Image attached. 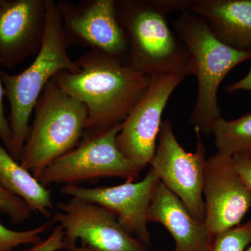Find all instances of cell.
Listing matches in <instances>:
<instances>
[{
  "mask_svg": "<svg viewBox=\"0 0 251 251\" xmlns=\"http://www.w3.org/2000/svg\"><path fill=\"white\" fill-rule=\"evenodd\" d=\"M193 0H115L119 22L129 41L128 64L151 76L192 75L191 57L167 15L188 11Z\"/></svg>",
  "mask_w": 251,
  "mask_h": 251,
  "instance_id": "cell-2",
  "label": "cell"
},
{
  "mask_svg": "<svg viewBox=\"0 0 251 251\" xmlns=\"http://www.w3.org/2000/svg\"><path fill=\"white\" fill-rule=\"evenodd\" d=\"M188 11L225 45L251 54V0H193Z\"/></svg>",
  "mask_w": 251,
  "mask_h": 251,
  "instance_id": "cell-15",
  "label": "cell"
},
{
  "mask_svg": "<svg viewBox=\"0 0 251 251\" xmlns=\"http://www.w3.org/2000/svg\"><path fill=\"white\" fill-rule=\"evenodd\" d=\"M234 166L251 192V157L247 153L234 155Z\"/></svg>",
  "mask_w": 251,
  "mask_h": 251,
  "instance_id": "cell-23",
  "label": "cell"
},
{
  "mask_svg": "<svg viewBox=\"0 0 251 251\" xmlns=\"http://www.w3.org/2000/svg\"><path fill=\"white\" fill-rule=\"evenodd\" d=\"M1 67V65H0ZM0 70V140L4 144V148L11 154L13 151V135L9 120L5 116L3 98L4 96V87Z\"/></svg>",
  "mask_w": 251,
  "mask_h": 251,
  "instance_id": "cell-22",
  "label": "cell"
},
{
  "mask_svg": "<svg viewBox=\"0 0 251 251\" xmlns=\"http://www.w3.org/2000/svg\"><path fill=\"white\" fill-rule=\"evenodd\" d=\"M203 197L204 223L213 241L240 225L251 208V192L236 170L232 156L218 152L206 159Z\"/></svg>",
  "mask_w": 251,
  "mask_h": 251,
  "instance_id": "cell-11",
  "label": "cell"
},
{
  "mask_svg": "<svg viewBox=\"0 0 251 251\" xmlns=\"http://www.w3.org/2000/svg\"><path fill=\"white\" fill-rule=\"evenodd\" d=\"M211 134L215 136L218 152L233 156L251 150V111L237 120L220 117L213 125Z\"/></svg>",
  "mask_w": 251,
  "mask_h": 251,
  "instance_id": "cell-17",
  "label": "cell"
},
{
  "mask_svg": "<svg viewBox=\"0 0 251 251\" xmlns=\"http://www.w3.org/2000/svg\"><path fill=\"white\" fill-rule=\"evenodd\" d=\"M247 251H251V243L250 245H249V247H248Z\"/></svg>",
  "mask_w": 251,
  "mask_h": 251,
  "instance_id": "cell-25",
  "label": "cell"
},
{
  "mask_svg": "<svg viewBox=\"0 0 251 251\" xmlns=\"http://www.w3.org/2000/svg\"><path fill=\"white\" fill-rule=\"evenodd\" d=\"M34 112L19 163L36 178L50 163L77 146L84 135L87 110L51 80Z\"/></svg>",
  "mask_w": 251,
  "mask_h": 251,
  "instance_id": "cell-5",
  "label": "cell"
},
{
  "mask_svg": "<svg viewBox=\"0 0 251 251\" xmlns=\"http://www.w3.org/2000/svg\"><path fill=\"white\" fill-rule=\"evenodd\" d=\"M68 44L100 51L128 64L129 41L116 13L115 0L56 1Z\"/></svg>",
  "mask_w": 251,
  "mask_h": 251,
  "instance_id": "cell-9",
  "label": "cell"
},
{
  "mask_svg": "<svg viewBox=\"0 0 251 251\" xmlns=\"http://www.w3.org/2000/svg\"><path fill=\"white\" fill-rule=\"evenodd\" d=\"M64 231L62 226H58L53 229L45 239L31 245L23 251H59L66 249L64 242Z\"/></svg>",
  "mask_w": 251,
  "mask_h": 251,
  "instance_id": "cell-21",
  "label": "cell"
},
{
  "mask_svg": "<svg viewBox=\"0 0 251 251\" xmlns=\"http://www.w3.org/2000/svg\"><path fill=\"white\" fill-rule=\"evenodd\" d=\"M46 0H0V65L16 67L41 49Z\"/></svg>",
  "mask_w": 251,
  "mask_h": 251,
  "instance_id": "cell-13",
  "label": "cell"
},
{
  "mask_svg": "<svg viewBox=\"0 0 251 251\" xmlns=\"http://www.w3.org/2000/svg\"><path fill=\"white\" fill-rule=\"evenodd\" d=\"M52 218L64 231L68 251H149L143 242L126 232L117 216L96 203L72 198L57 204Z\"/></svg>",
  "mask_w": 251,
  "mask_h": 251,
  "instance_id": "cell-8",
  "label": "cell"
},
{
  "mask_svg": "<svg viewBox=\"0 0 251 251\" xmlns=\"http://www.w3.org/2000/svg\"><path fill=\"white\" fill-rule=\"evenodd\" d=\"M159 183L156 173L150 168L138 182L126 181L118 186L94 188L67 184L60 188V193L106 208L115 214L126 232L150 247L151 237L148 227V211Z\"/></svg>",
  "mask_w": 251,
  "mask_h": 251,
  "instance_id": "cell-12",
  "label": "cell"
},
{
  "mask_svg": "<svg viewBox=\"0 0 251 251\" xmlns=\"http://www.w3.org/2000/svg\"><path fill=\"white\" fill-rule=\"evenodd\" d=\"M184 79L173 74L151 75L148 90L122 122L117 146L127 159L142 170L152 161L163 110Z\"/></svg>",
  "mask_w": 251,
  "mask_h": 251,
  "instance_id": "cell-10",
  "label": "cell"
},
{
  "mask_svg": "<svg viewBox=\"0 0 251 251\" xmlns=\"http://www.w3.org/2000/svg\"><path fill=\"white\" fill-rule=\"evenodd\" d=\"M0 185L27 203L31 211L49 218L53 208L50 191L0 145Z\"/></svg>",
  "mask_w": 251,
  "mask_h": 251,
  "instance_id": "cell-16",
  "label": "cell"
},
{
  "mask_svg": "<svg viewBox=\"0 0 251 251\" xmlns=\"http://www.w3.org/2000/svg\"><path fill=\"white\" fill-rule=\"evenodd\" d=\"M248 155H249V156L251 157V150L250 151H249V152L247 153Z\"/></svg>",
  "mask_w": 251,
  "mask_h": 251,
  "instance_id": "cell-26",
  "label": "cell"
},
{
  "mask_svg": "<svg viewBox=\"0 0 251 251\" xmlns=\"http://www.w3.org/2000/svg\"><path fill=\"white\" fill-rule=\"evenodd\" d=\"M173 29L187 49L192 75L197 77L198 97L190 122L201 134H211L214 122L221 117L220 85L233 68L251 59V54L225 45L213 35L203 18L189 11L180 13Z\"/></svg>",
  "mask_w": 251,
  "mask_h": 251,
  "instance_id": "cell-4",
  "label": "cell"
},
{
  "mask_svg": "<svg viewBox=\"0 0 251 251\" xmlns=\"http://www.w3.org/2000/svg\"><path fill=\"white\" fill-rule=\"evenodd\" d=\"M47 16L44 40L32 63L21 74L1 72L4 96L10 104L9 124L13 135L11 156L19 162L29 135V120L38 99L50 81L63 71L78 72L68 52V44L56 1L46 0Z\"/></svg>",
  "mask_w": 251,
  "mask_h": 251,
  "instance_id": "cell-3",
  "label": "cell"
},
{
  "mask_svg": "<svg viewBox=\"0 0 251 251\" xmlns=\"http://www.w3.org/2000/svg\"><path fill=\"white\" fill-rule=\"evenodd\" d=\"M251 243V219L214 238L209 251H247Z\"/></svg>",
  "mask_w": 251,
  "mask_h": 251,
  "instance_id": "cell-19",
  "label": "cell"
},
{
  "mask_svg": "<svg viewBox=\"0 0 251 251\" xmlns=\"http://www.w3.org/2000/svg\"><path fill=\"white\" fill-rule=\"evenodd\" d=\"M52 221L24 231L9 229L0 223V251H13L20 246L34 245L40 242L41 236L53 226Z\"/></svg>",
  "mask_w": 251,
  "mask_h": 251,
  "instance_id": "cell-18",
  "label": "cell"
},
{
  "mask_svg": "<svg viewBox=\"0 0 251 251\" xmlns=\"http://www.w3.org/2000/svg\"><path fill=\"white\" fill-rule=\"evenodd\" d=\"M196 151L186 152L175 137L171 121L162 122L158 144L150 163L160 181L184 203L195 219L205 221V204L203 197L206 148L201 133L194 128Z\"/></svg>",
  "mask_w": 251,
  "mask_h": 251,
  "instance_id": "cell-7",
  "label": "cell"
},
{
  "mask_svg": "<svg viewBox=\"0 0 251 251\" xmlns=\"http://www.w3.org/2000/svg\"><path fill=\"white\" fill-rule=\"evenodd\" d=\"M226 91L229 94L235 93L239 91L251 92V64L249 72L247 75L237 82L227 86L226 87Z\"/></svg>",
  "mask_w": 251,
  "mask_h": 251,
  "instance_id": "cell-24",
  "label": "cell"
},
{
  "mask_svg": "<svg viewBox=\"0 0 251 251\" xmlns=\"http://www.w3.org/2000/svg\"><path fill=\"white\" fill-rule=\"evenodd\" d=\"M31 209L21 198L0 185V212L6 214L14 224H22L30 217Z\"/></svg>",
  "mask_w": 251,
  "mask_h": 251,
  "instance_id": "cell-20",
  "label": "cell"
},
{
  "mask_svg": "<svg viewBox=\"0 0 251 251\" xmlns=\"http://www.w3.org/2000/svg\"><path fill=\"white\" fill-rule=\"evenodd\" d=\"M148 223L164 226L174 238L175 251H209L213 239L205 223L195 219L176 195L160 181L149 209Z\"/></svg>",
  "mask_w": 251,
  "mask_h": 251,
  "instance_id": "cell-14",
  "label": "cell"
},
{
  "mask_svg": "<svg viewBox=\"0 0 251 251\" xmlns=\"http://www.w3.org/2000/svg\"><path fill=\"white\" fill-rule=\"evenodd\" d=\"M121 125L82 137L78 146L50 163L36 179L45 187L102 177L134 181L143 170L127 159L117 146Z\"/></svg>",
  "mask_w": 251,
  "mask_h": 251,
  "instance_id": "cell-6",
  "label": "cell"
},
{
  "mask_svg": "<svg viewBox=\"0 0 251 251\" xmlns=\"http://www.w3.org/2000/svg\"><path fill=\"white\" fill-rule=\"evenodd\" d=\"M75 61L78 72L63 71L52 80L87 108L83 136L122 125L148 90L150 76L94 50Z\"/></svg>",
  "mask_w": 251,
  "mask_h": 251,
  "instance_id": "cell-1",
  "label": "cell"
}]
</instances>
